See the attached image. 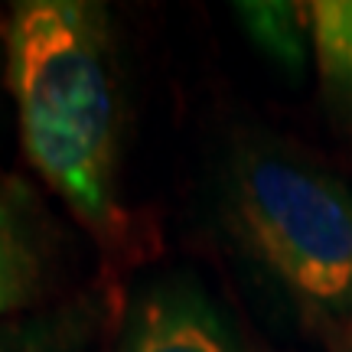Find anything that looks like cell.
<instances>
[{
  "instance_id": "obj_6",
  "label": "cell",
  "mask_w": 352,
  "mask_h": 352,
  "mask_svg": "<svg viewBox=\"0 0 352 352\" xmlns=\"http://www.w3.org/2000/svg\"><path fill=\"white\" fill-rule=\"evenodd\" d=\"M303 10L327 104L352 138V0H320Z\"/></svg>"
},
{
  "instance_id": "obj_7",
  "label": "cell",
  "mask_w": 352,
  "mask_h": 352,
  "mask_svg": "<svg viewBox=\"0 0 352 352\" xmlns=\"http://www.w3.org/2000/svg\"><path fill=\"white\" fill-rule=\"evenodd\" d=\"M241 23L248 26L252 39L280 65H303V50L310 39L307 10L290 3H239Z\"/></svg>"
},
{
  "instance_id": "obj_4",
  "label": "cell",
  "mask_w": 352,
  "mask_h": 352,
  "mask_svg": "<svg viewBox=\"0 0 352 352\" xmlns=\"http://www.w3.org/2000/svg\"><path fill=\"white\" fill-rule=\"evenodd\" d=\"M114 352H245V346L199 280L173 274L134 294Z\"/></svg>"
},
{
  "instance_id": "obj_2",
  "label": "cell",
  "mask_w": 352,
  "mask_h": 352,
  "mask_svg": "<svg viewBox=\"0 0 352 352\" xmlns=\"http://www.w3.org/2000/svg\"><path fill=\"white\" fill-rule=\"evenodd\" d=\"M226 222L307 314L352 316V183L248 147L226 173Z\"/></svg>"
},
{
  "instance_id": "obj_1",
  "label": "cell",
  "mask_w": 352,
  "mask_h": 352,
  "mask_svg": "<svg viewBox=\"0 0 352 352\" xmlns=\"http://www.w3.org/2000/svg\"><path fill=\"white\" fill-rule=\"evenodd\" d=\"M3 82L30 166L101 252H127L121 85L108 10L88 0L13 3L3 30Z\"/></svg>"
},
{
  "instance_id": "obj_8",
  "label": "cell",
  "mask_w": 352,
  "mask_h": 352,
  "mask_svg": "<svg viewBox=\"0 0 352 352\" xmlns=\"http://www.w3.org/2000/svg\"><path fill=\"white\" fill-rule=\"evenodd\" d=\"M342 352H352V342H349V346H346V349H342Z\"/></svg>"
},
{
  "instance_id": "obj_3",
  "label": "cell",
  "mask_w": 352,
  "mask_h": 352,
  "mask_svg": "<svg viewBox=\"0 0 352 352\" xmlns=\"http://www.w3.org/2000/svg\"><path fill=\"white\" fill-rule=\"evenodd\" d=\"M69 241L39 189L16 173L0 176V320L65 303Z\"/></svg>"
},
{
  "instance_id": "obj_5",
  "label": "cell",
  "mask_w": 352,
  "mask_h": 352,
  "mask_svg": "<svg viewBox=\"0 0 352 352\" xmlns=\"http://www.w3.org/2000/svg\"><path fill=\"white\" fill-rule=\"evenodd\" d=\"M111 294L85 290L43 314L0 320V352H91L111 323Z\"/></svg>"
}]
</instances>
